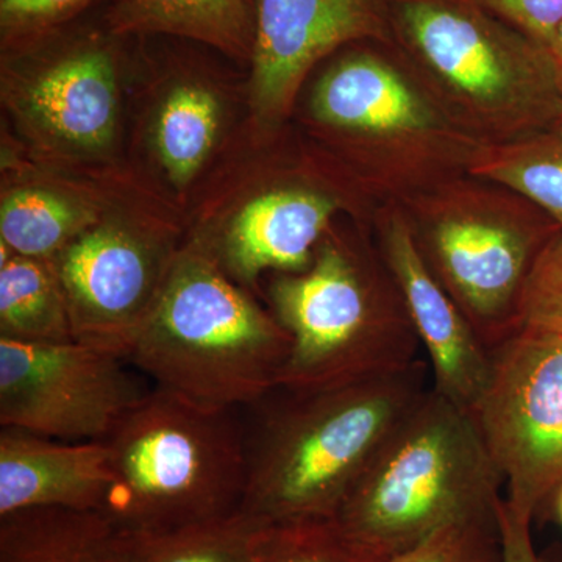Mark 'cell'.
Instances as JSON below:
<instances>
[{
	"label": "cell",
	"mask_w": 562,
	"mask_h": 562,
	"mask_svg": "<svg viewBox=\"0 0 562 562\" xmlns=\"http://www.w3.org/2000/svg\"><path fill=\"white\" fill-rule=\"evenodd\" d=\"M98 0H0L2 49L13 50L68 27Z\"/></svg>",
	"instance_id": "cell-26"
},
{
	"label": "cell",
	"mask_w": 562,
	"mask_h": 562,
	"mask_svg": "<svg viewBox=\"0 0 562 562\" xmlns=\"http://www.w3.org/2000/svg\"><path fill=\"white\" fill-rule=\"evenodd\" d=\"M310 116L362 187L395 205L468 173L482 146L403 61L380 52H349L328 66L314 83Z\"/></svg>",
	"instance_id": "cell-7"
},
{
	"label": "cell",
	"mask_w": 562,
	"mask_h": 562,
	"mask_svg": "<svg viewBox=\"0 0 562 562\" xmlns=\"http://www.w3.org/2000/svg\"><path fill=\"white\" fill-rule=\"evenodd\" d=\"M117 35L98 29H60L5 52L3 102L20 131L46 157L105 160L121 120Z\"/></svg>",
	"instance_id": "cell-9"
},
{
	"label": "cell",
	"mask_w": 562,
	"mask_h": 562,
	"mask_svg": "<svg viewBox=\"0 0 562 562\" xmlns=\"http://www.w3.org/2000/svg\"><path fill=\"white\" fill-rule=\"evenodd\" d=\"M262 528L241 513L168 531L114 530L116 562H258Z\"/></svg>",
	"instance_id": "cell-23"
},
{
	"label": "cell",
	"mask_w": 562,
	"mask_h": 562,
	"mask_svg": "<svg viewBox=\"0 0 562 562\" xmlns=\"http://www.w3.org/2000/svg\"><path fill=\"white\" fill-rule=\"evenodd\" d=\"M401 206L432 276L487 349L519 330L528 277L560 227L516 192L468 173Z\"/></svg>",
	"instance_id": "cell-8"
},
{
	"label": "cell",
	"mask_w": 562,
	"mask_h": 562,
	"mask_svg": "<svg viewBox=\"0 0 562 562\" xmlns=\"http://www.w3.org/2000/svg\"><path fill=\"white\" fill-rule=\"evenodd\" d=\"M205 81L177 80L162 94L150 125V144L162 176L187 190L209 161L224 124L220 95Z\"/></svg>",
	"instance_id": "cell-18"
},
{
	"label": "cell",
	"mask_w": 562,
	"mask_h": 562,
	"mask_svg": "<svg viewBox=\"0 0 562 562\" xmlns=\"http://www.w3.org/2000/svg\"><path fill=\"white\" fill-rule=\"evenodd\" d=\"M0 338L74 341L68 302L54 261L24 257L0 244Z\"/></svg>",
	"instance_id": "cell-21"
},
{
	"label": "cell",
	"mask_w": 562,
	"mask_h": 562,
	"mask_svg": "<svg viewBox=\"0 0 562 562\" xmlns=\"http://www.w3.org/2000/svg\"><path fill=\"white\" fill-rule=\"evenodd\" d=\"M387 562H502L501 524L452 525Z\"/></svg>",
	"instance_id": "cell-25"
},
{
	"label": "cell",
	"mask_w": 562,
	"mask_h": 562,
	"mask_svg": "<svg viewBox=\"0 0 562 562\" xmlns=\"http://www.w3.org/2000/svg\"><path fill=\"white\" fill-rule=\"evenodd\" d=\"M131 366L76 339L0 338V425L58 441H106L150 392Z\"/></svg>",
	"instance_id": "cell-12"
},
{
	"label": "cell",
	"mask_w": 562,
	"mask_h": 562,
	"mask_svg": "<svg viewBox=\"0 0 562 562\" xmlns=\"http://www.w3.org/2000/svg\"><path fill=\"white\" fill-rule=\"evenodd\" d=\"M111 484L105 441H58L2 427L0 517L46 508L102 513Z\"/></svg>",
	"instance_id": "cell-16"
},
{
	"label": "cell",
	"mask_w": 562,
	"mask_h": 562,
	"mask_svg": "<svg viewBox=\"0 0 562 562\" xmlns=\"http://www.w3.org/2000/svg\"><path fill=\"white\" fill-rule=\"evenodd\" d=\"M473 2L543 47L562 24V0H473Z\"/></svg>",
	"instance_id": "cell-28"
},
{
	"label": "cell",
	"mask_w": 562,
	"mask_h": 562,
	"mask_svg": "<svg viewBox=\"0 0 562 562\" xmlns=\"http://www.w3.org/2000/svg\"><path fill=\"white\" fill-rule=\"evenodd\" d=\"M250 105L261 124H280L322 58L355 41L391 44L383 0H254Z\"/></svg>",
	"instance_id": "cell-13"
},
{
	"label": "cell",
	"mask_w": 562,
	"mask_h": 562,
	"mask_svg": "<svg viewBox=\"0 0 562 562\" xmlns=\"http://www.w3.org/2000/svg\"><path fill=\"white\" fill-rule=\"evenodd\" d=\"M558 125H561V127H562V111H561V114H560V120H558Z\"/></svg>",
	"instance_id": "cell-32"
},
{
	"label": "cell",
	"mask_w": 562,
	"mask_h": 562,
	"mask_svg": "<svg viewBox=\"0 0 562 562\" xmlns=\"http://www.w3.org/2000/svg\"><path fill=\"white\" fill-rule=\"evenodd\" d=\"M376 224L380 255L427 353L431 390L471 413L490 379L491 350L432 276L405 210L387 203Z\"/></svg>",
	"instance_id": "cell-14"
},
{
	"label": "cell",
	"mask_w": 562,
	"mask_h": 562,
	"mask_svg": "<svg viewBox=\"0 0 562 562\" xmlns=\"http://www.w3.org/2000/svg\"><path fill=\"white\" fill-rule=\"evenodd\" d=\"M291 339L233 280L209 244L180 247L127 360L158 390L206 408L244 409L279 386Z\"/></svg>",
	"instance_id": "cell-2"
},
{
	"label": "cell",
	"mask_w": 562,
	"mask_h": 562,
	"mask_svg": "<svg viewBox=\"0 0 562 562\" xmlns=\"http://www.w3.org/2000/svg\"><path fill=\"white\" fill-rule=\"evenodd\" d=\"M546 49L549 52L550 60H552L554 79H557L558 91H560L562 98V24L547 43Z\"/></svg>",
	"instance_id": "cell-30"
},
{
	"label": "cell",
	"mask_w": 562,
	"mask_h": 562,
	"mask_svg": "<svg viewBox=\"0 0 562 562\" xmlns=\"http://www.w3.org/2000/svg\"><path fill=\"white\" fill-rule=\"evenodd\" d=\"M468 176L516 192L562 228V127L553 125L473 151Z\"/></svg>",
	"instance_id": "cell-22"
},
{
	"label": "cell",
	"mask_w": 562,
	"mask_h": 562,
	"mask_svg": "<svg viewBox=\"0 0 562 562\" xmlns=\"http://www.w3.org/2000/svg\"><path fill=\"white\" fill-rule=\"evenodd\" d=\"M179 250L169 225L102 213L52 260L74 339L128 358Z\"/></svg>",
	"instance_id": "cell-11"
},
{
	"label": "cell",
	"mask_w": 562,
	"mask_h": 562,
	"mask_svg": "<svg viewBox=\"0 0 562 562\" xmlns=\"http://www.w3.org/2000/svg\"><path fill=\"white\" fill-rule=\"evenodd\" d=\"M546 509L562 528V480L558 483V486L554 487L552 495H550L541 513L546 512Z\"/></svg>",
	"instance_id": "cell-31"
},
{
	"label": "cell",
	"mask_w": 562,
	"mask_h": 562,
	"mask_svg": "<svg viewBox=\"0 0 562 562\" xmlns=\"http://www.w3.org/2000/svg\"><path fill=\"white\" fill-rule=\"evenodd\" d=\"M258 562H376L339 535L335 525L265 530Z\"/></svg>",
	"instance_id": "cell-24"
},
{
	"label": "cell",
	"mask_w": 562,
	"mask_h": 562,
	"mask_svg": "<svg viewBox=\"0 0 562 562\" xmlns=\"http://www.w3.org/2000/svg\"><path fill=\"white\" fill-rule=\"evenodd\" d=\"M428 364L330 387L277 386L246 428L239 513L262 528L331 524L391 432L427 394Z\"/></svg>",
	"instance_id": "cell-1"
},
{
	"label": "cell",
	"mask_w": 562,
	"mask_h": 562,
	"mask_svg": "<svg viewBox=\"0 0 562 562\" xmlns=\"http://www.w3.org/2000/svg\"><path fill=\"white\" fill-rule=\"evenodd\" d=\"M271 312L290 335L279 386L330 390L379 379L420 360L397 284L382 255L328 235L312 265L277 273Z\"/></svg>",
	"instance_id": "cell-5"
},
{
	"label": "cell",
	"mask_w": 562,
	"mask_h": 562,
	"mask_svg": "<svg viewBox=\"0 0 562 562\" xmlns=\"http://www.w3.org/2000/svg\"><path fill=\"white\" fill-rule=\"evenodd\" d=\"M241 412L151 386L105 441L113 484L101 514L114 530H177L238 513L246 490Z\"/></svg>",
	"instance_id": "cell-6"
},
{
	"label": "cell",
	"mask_w": 562,
	"mask_h": 562,
	"mask_svg": "<svg viewBox=\"0 0 562 562\" xmlns=\"http://www.w3.org/2000/svg\"><path fill=\"white\" fill-rule=\"evenodd\" d=\"M471 414L505 501L535 520L562 480V333L520 327L494 347Z\"/></svg>",
	"instance_id": "cell-10"
},
{
	"label": "cell",
	"mask_w": 562,
	"mask_h": 562,
	"mask_svg": "<svg viewBox=\"0 0 562 562\" xmlns=\"http://www.w3.org/2000/svg\"><path fill=\"white\" fill-rule=\"evenodd\" d=\"M403 65L473 139L553 127L562 98L549 52L473 0H383Z\"/></svg>",
	"instance_id": "cell-4"
},
{
	"label": "cell",
	"mask_w": 562,
	"mask_h": 562,
	"mask_svg": "<svg viewBox=\"0 0 562 562\" xmlns=\"http://www.w3.org/2000/svg\"><path fill=\"white\" fill-rule=\"evenodd\" d=\"M102 216L98 203L57 184H22L3 192L0 244L24 257L54 260Z\"/></svg>",
	"instance_id": "cell-20"
},
{
	"label": "cell",
	"mask_w": 562,
	"mask_h": 562,
	"mask_svg": "<svg viewBox=\"0 0 562 562\" xmlns=\"http://www.w3.org/2000/svg\"><path fill=\"white\" fill-rule=\"evenodd\" d=\"M519 325L562 333V228L546 244L528 277Z\"/></svg>",
	"instance_id": "cell-27"
},
{
	"label": "cell",
	"mask_w": 562,
	"mask_h": 562,
	"mask_svg": "<svg viewBox=\"0 0 562 562\" xmlns=\"http://www.w3.org/2000/svg\"><path fill=\"white\" fill-rule=\"evenodd\" d=\"M341 205L338 195L308 184L272 188L246 202L209 247L224 271L249 290L266 272L308 268Z\"/></svg>",
	"instance_id": "cell-15"
},
{
	"label": "cell",
	"mask_w": 562,
	"mask_h": 562,
	"mask_svg": "<svg viewBox=\"0 0 562 562\" xmlns=\"http://www.w3.org/2000/svg\"><path fill=\"white\" fill-rule=\"evenodd\" d=\"M502 536V562H562L558 557L538 553L532 543V519L516 512L503 498L498 512Z\"/></svg>",
	"instance_id": "cell-29"
},
{
	"label": "cell",
	"mask_w": 562,
	"mask_h": 562,
	"mask_svg": "<svg viewBox=\"0 0 562 562\" xmlns=\"http://www.w3.org/2000/svg\"><path fill=\"white\" fill-rule=\"evenodd\" d=\"M0 562H116L101 513L27 509L0 517Z\"/></svg>",
	"instance_id": "cell-19"
},
{
	"label": "cell",
	"mask_w": 562,
	"mask_h": 562,
	"mask_svg": "<svg viewBox=\"0 0 562 562\" xmlns=\"http://www.w3.org/2000/svg\"><path fill=\"white\" fill-rule=\"evenodd\" d=\"M472 414L428 390L391 432L333 520L376 562L457 524L497 520L505 495Z\"/></svg>",
	"instance_id": "cell-3"
},
{
	"label": "cell",
	"mask_w": 562,
	"mask_h": 562,
	"mask_svg": "<svg viewBox=\"0 0 562 562\" xmlns=\"http://www.w3.org/2000/svg\"><path fill=\"white\" fill-rule=\"evenodd\" d=\"M106 27L117 36H180L227 57L250 61L255 44L254 0H113Z\"/></svg>",
	"instance_id": "cell-17"
}]
</instances>
